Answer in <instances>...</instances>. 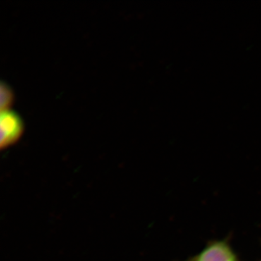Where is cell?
Returning a JSON list of instances; mask_svg holds the SVG:
<instances>
[{
    "label": "cell",
    "mask_w": 261,
    "mask_h": 261,
    "mask_svg": "<svg viewBox=\"0 0 261 261\" xmlns=\"http://www.w3.org/2000/svg\"><path fill=\"white\" fill-rule=\"evenodd\" d=\"M0 105H1V111H9L10 108L13 106L14 102V94L13 90L8 84L2 82L0 87Z\"/></svg>",
    "instance_id": "cell-3"
},
{
    "label": "cell",
    "mask_w": 261,
    "mask_h": 261,
    "mask_svg": "<svg viewBox=\"0 0 261 261\" xmlns=\"http://www.w3.org/2000/svg\"><path fill=\"white\" fill-rule=\"evenodd\" d=\"M197 261H237L231 248L224 243H216L206 248Z\"/></svg>",
    "instance_id": "cell-2"
},
{
    "label": "cell",
    "mask_w": 261,
    "mask_h": 261,
    "mask_svg": "<svg viewBox=\"0 0 261 261\" xmlns=\"http://www.w3.org/2000/svg\"><path fill=\"white\" fill-rule=\"evenodd\" d=\"M1 126V148H8L21 137L24 130L23 122L21 118L14 111H3L0 118Z\"/></svg>",
    "instance_id": "cell-1"
}]
</instances>
